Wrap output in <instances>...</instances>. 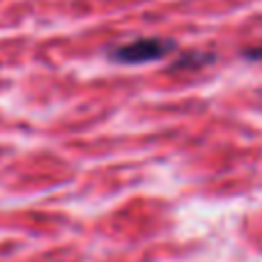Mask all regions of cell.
<instances>
[{
	"label": "cell",
	"instance_id": "obj_1",
	"mask_svg": "<svg viewBox=\"0 0 262 262\" xmlns=\"http://www.w3.org/2000/svg\"><path fill=\"white\" fill-rule=\"evenodd\" d=\"M172 49V41L168 39H136L131 44L118 46L111 53V58L118 62H129V64H140V62H152L159 60Z\"/></svg>",
	"mask_w": 262,
	"mask_h": 262
}]
</instances>
